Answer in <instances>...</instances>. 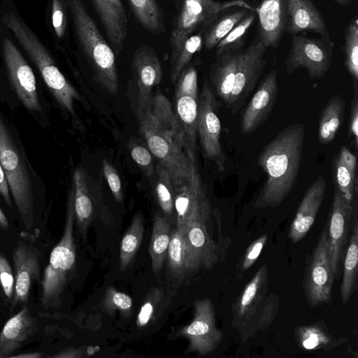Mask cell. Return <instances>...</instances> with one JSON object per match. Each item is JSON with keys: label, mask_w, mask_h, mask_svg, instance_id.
<instances>
[{"label": "cell", "mask_w": 358, "mask_h": 358, "mask_svg": "<svg viewBox=\"0 0 358 358\" xmlns=\"http://www.w3.org/2000/svg\"><path fill=\"white\" fill-rule=\"evenodd\" d=\"M136 118L148 148L167 170L173 182L189 176L192 149L187 143L171 102L159 89L147 105L138 106Z\"/></svg>", "instance_id": "cell-1"}, {"label": "cell", "mask_w": 358, "mask_h": 358, "mask_svg": "<svg viewBox=\"0 0 358 358\" xmlns=\"http://www.w3.org/2000/svg\"><path fill=\"white\" fill-rule=\"evenodd\" d=\"M305 139V128L295 123L281 130L267 143L257 157V164L266 174L255 202L256 208L276 207L296 184Z\"/></svg>", "instance_id": "cell-2"}, {"label": "cell", "mask_w": 358, "mask_h": 358, "mask_svg": "<svg viewBox=\"0 0 358 358\" xmlns=\"http://www.w3.org/2000/svg\"><path fill=\"white\" fill-rule=\"evenodd\" d=\"M64 2L71 11L76 35L92 68L96 81L108 93L116 94L118 78L112 48L103 38L82 0Z\"/></svg>", "instance_id": "cell-3"}, {"label": "cell", "mask_w": 358, "mask_h": 358, "mask_svg": "<svg viewBox=\"0 0 358 358\" xmlns=\"http://www.w3.org/2000/svg\"><path fill=\"white\" fill-rule=\"evenodd\" d=\"M3 22L13 32L34 63L49 90L60 106L72 116H76L74 101L80 100V96L59 71L39 39L13 12H9L4 16Z\"/></svg>", "instance_id": "cell-4"}, {"label": "cell", "mask_w": 358, "mask_h": 358, "mask_svg": "<svg viewBox=\"0 0 358 358\" xmlns=\"http://www.w3.org/2000/svg\"><path fill=\"white\" fill-rule=\"evenodd\" d=\"M74 222L73 189L71 187L62 237L50 253L42 278L41 301L45 309L56 308L59 305L67 278L75 266Z\"/></svg>", "instance_id": "cell-5"}, {"label": "cell", "mask_w": 358, "mask_h": 358, "mask_svg": "<svg viewBox=\"0 0 358 358\" xmlns=\"http://www.w3.org/2000/svg\"><path fill=\"white\" fill-rule=\"evenodd\" d=\"M0 162L22 222L27 230H31L34 227V221L30 176L23 155L1 114Z\"/></svg>", "instance_id": "cell-6"}, {"label": "cell", "mask_w": 358, "mask_h": 358, "mask_svg": "<svg viewBox=\"0 0 358 358\" xmlns=\"http://www.w3.org/2000/svg\"><path fill=\"white\" fill-rule=\"evenodd\" d=\"M253 8L243 0L220 2L215 0H182L180 12L169 38L171 52L190 35L200 30L206 31L224 10L233 6Z\"/></svg>", "instance_id": "cell-7"}, {"label": "cell", "mask_w": 358, "mask_h": 358, "mask_svg": "<svg viewBox=\"0 0 358 358\" xmlns=\"http://www.w3.org/2000/svg\"><path fill=\"white\" fill-rule=\"evenodd\" d=\"M190 174L173 183L176 227L182 229L194 221L206 222L210 205L197 169L195 151H189Z\"/></svg>", "instance_id": "cell-8"}, {"label": "cell", "mask_w": 358, "mask_h": 358, "mask_svg": "<svg viewBox=\"0 0 358 358\" xmlns=\"http://www.w3.org/2000/svg\"><path fill=\"white\" fill-rule=\"evenodd\" d=\"M217 113L216 96L205 79L198 101L196 135L205 158L213 162L220 171H224L226 157L220 140L221 123Z\"/></svg>", "instance_id": "cell-9"}, {"label": "cell", "mask_w": 358, "mask_h": 358, "mask_svg": "<svg viewBox=\"0 0 358 358\" xmlns=\"http://www.w3.org/2000/svg\"><path fill=\"white\" fill-rule=\"evenodd\" d=\"M266 49L257 34L247 48L242 50L233 89L226 106L232 114L239 110L256 86L266 64Z\"/></svg>", "instance_id": "cell-10"}, {"label": "cell", "mask_w": 358, "mask_h": 358, "mask_svg": "<svg viewBox=\"0 0 358 358\" xmlns=\"http://www.w3.org/2000/svg\"><path fill=\"white\" fill-rule=\"evenodd\" d=\"M333 43L323 39L292 35L291 47L285 60L288 74L304 68L311 78H322L330 68Z\"/></svg>", "instance_id": "cell-11"}, {"label": "cell", "mask_w": 358, "mask_h": 358, "mask_svg": "<svg viewBox=\"0 0 358 358\" xmlns=\"http://www.w3.org/2000/svg\"><path fill=\"white\" fill-rule=\"evenodd\" d=\"M179 334L188 340L189 352L203 356L217 348L222 335L216 327L214 307L209 299L195 301L193 320L180 329Z\"/></svg>", "instance_id": "cell-12"}, {"label": "cell", "mask_w": 358, "mask_h": 358, "mask_svg": "<svg viewBox=\"0 0 358 358\" xmlns=\"http://www.w3.org/2000/svg\"><path fill=\"white\" fill-rule=\"evenodd\" d=\"M334 274L329 255L327 227H324L315 248L305 279V293L313 306L331 300Z\"/></svg>", "instance_id": "cell-13"}, {"label": "cell", "mask_w": 358, "mask_h": 358, "mask_svg": "<svg viewBox=\"0 0 358 358\" xmlns=\"http://www.w3.org/2000/svg\"><path fill=\"white\" fill-rule=\"evenodd\" d=\"M2 52L8 78L17 96L28 110H41L34 72L18 48L6 36L2 41Z\"/></svg>", "instance_id": "cell-14"}, {"label": "cell", "mask_w": 358, "mask_h": 358, "mask_svg": "<svg viewBox=\"0 0 358 358\" xmlns=\"http://www.w3.org/2000/svg\"><path fill=\"white\" fill-rule=\"evenodd\" d=\"M181 229L185 248L186 273L214 266L219 260L220 250L210 238L206 222L194 221Z\"/></svg>", "instance_id": "cell-15"}, {"label": "cell", "mask_w": 358, "mask_h": 358, "mask_svg": "<svg viewBox=\"0 0 358 358\" xmlns=\"http://www.w3.org/2000/svg\"><path fill=\"white\" fill-rule=\"evenodd\" d=\"M277 76L275 69L267 73L245 107L241 120L242 134L254 133L270 115L278 97Z\"/></svg>", "instance_id": "cell-16"}, {"label": "cell", "mask_w": 358, "mask_h": 358, "mask_svg": "<svg viewBox=\"0 0 358 358\" xmlns=\"http://www.w3.org/2000/svg\"><path fill=\"white\" fill-rule=\"evenodd\" d=\"M15 287L12 309L18 304L27 303L31 288L39 279L41 257L37 249L20 242L13 252Z\"/></svg>", "instance_id": "cell-17"}, {"label": "cell", "mask_w": 358, "mask_h": 358, "mask_svg": "<svg viewBox=\"0 0 358 358\" xmlns=\"http://www.w3.org/2000/svg\"><path fill=\"white\" fill-rule=\"evenodd\" d=\"M352 210V204L348 203L335 187L327 229L329 255L334 276L338 274Z\"/></svg>", "instance_id": "cell-18"}, {"label": "cell", "mask_w": 358, "mask_h": 358, "mask_svg": "<svg viewBox=\"0 0 358 358\" xmlns=\"http://www.w3.org/2000/svg\"><path fill=\"white\" fill-rule=\"evenodd\" d=\"M132 68L138 90V106H144L162 77L161 62L154 48L145 44L138 47L133 55Z\"/></svg>", "instance_id": "cell-19"}, {"label": "cell", "mask_w": 358, "mask_h": 358, "mask_svg": "<svg viewBox=\"0 0 358 358\" xmlns=\"http://www.w3.org/2000/svg\"><path fill=\"white\" fill-rule=\"evenodd\" d=\"M327 181L318 176L307 189L290 225L289 237L294 243L300 241L313 227L326 194Z\"/></svg>", "instance_id": "cell-20"}, {"label": "cell", "mask_w": 358, "mask_h": 358, "mask_svg": "<svg viewBox=\"0 0 358 358\" xmlns=\"http://www.w3.org/2000/svg\"><path fill=\"white\" fill-rule=\"evenodd\" d=\"M92 3L115 55L124 48L128 32V17L122 0H90Z\"/></svg>", "instance_id": "cell-21"}, {"label": "cell", "mask_w": 358, "mask_h": 358, "mask_svg": "<svg viewBox=\"0 0 358 358\" xmlns=\"http://www.w3.org/2000/svg\"><path fill=\"white\" fill-rule=\"evenodd\" d=\"M75 221L83 238L98 214V201L92 189L90 179L83 167L77 168L73 176Z\"/></svg>", "instance_id": "cell-22"}, {"label": "cell", "mask_w": 358, "mask_h": 358, "mask_svg": "<svg viewBox=\"0 0 358 358\" xmlns=\"http://www.w3.org/2000/svg\"><path fill=\"white\" fill-rule=\"evenodd\" d=\"M257 10V34L266 48H278L286 31V0H262Z\"/></svg>", "instance_id": "cell-23"}, {"label": "cell", "mask_w": 358, "mask_h": 358, "mask_svg": "<svg viewBox=\"0 0 358 358\" xmlns=\"http://www.w3.org/2000/svg\"><path fill=\"white\" fill-rule=\"evenodd\" d=\"M286 31L291 36L312 31L327 43H332L325 21L312 0H286Z\"/></svg>", "instance_id": "cell-24"}, {"label": "cell", "mask_w": 358, "mask_h": 358, "mask_svg": "<svg viewBox=\"0 0 358 358\" xmlns=\"http://www.w3.org/2000/svg\"><path fill=\"white\" fill-rule=\"evenodd\" d=\"M36 330L35 319L24 307L10 317L0 333V358H10Z\"/></svg>", "instance_id": "cell-25"}, {"label": "cell", "mask_w": 358, "mask_h": 358, "mask_svg": "<svg viewBox=\"0 0 358 358\" xmlns=\"http://www.w3.org/2000/svg\"><path fill=\"white\" fill-rule=\"evenodd\" d=\"M243 49L215 55L209 73V83L215 95L227 106L233 89L235 73Z\"/></svg>", "instance_id": "cell-26"}, {"label": "cell", "mask_w": 358, "mask_h": 358, "mask_svg": "<svg viewBox=\"0 0 358 358\" xmlns=\"http://www.w3.org/2000/svg\"><path fill=\"white\" fill-rule=\"evenodd\" d=\"M268 282L266 265H262L246 285L234 308L236 322L239 326L246 324L255 314L265 296Z\"/></svg>", "instance_id": "cell-27"}, {"label": "cell", "mask_w": 358, "mask_h": 358, "mask_svg": "<svg viewBox=\"0 0 358 358\" xmlns=\"http://www.w3.org/2000/svg\"><path fill=\"white\" fill-rule=\"evenodd\" d=\"M357 158L346 147L342 146L333 160V176L335 187L344 200L352 204L357 192Z\"/></svg>", "instance_id": "cell-28"}, {"label": "cell", "mask_w": 358, "mask_h": 358, "mask_svg": "<svg viewBox=\"0 0 358 358\" xmlns=\"http://www.w3.org/2000/svg\"><path fill=\"white\" fill-rule=\"evenodd\" d=\"M345 102L341 94L331 97L323 108L318 126L317 138L322 145L335 138L344 118Z\"/></svg>", "instance_id": "cell-29"}, {"label": "cell", "mask_w": 358, "mask_h": 358, "mask_svg": "<svg viewBox=\"0 0 358 358\" xmlns=\"http://www.w3.org/2000/svg\"><path fill=\"white\" fill-rule=\"evenodd\" d=\"M199 98L187 94L175 95L176 120L183 131L188 146L195 151Z\"/></svg>", "instance_id": "cell-30"}, {"label": "cell", "mask_w": 358, "mask_h": 358, "mask_svg": "<svg viewBox=\"0 0 358 358\" xmlns=\"http://www.w3.org/2000/svg\"><path fill=\"white\" fill-rule=\"evenodd\" d=\"M171 224L162 214L155 215L149 245L152 268L155 273L160 271L166 257L171 239Z\"/></svg>", "instance_id": "cell-31"}, {"label": "cell", "mask_w": 358, "mask_h": 358, "mask_svg": "<svg viewBox=\"0 0 358 358\" xmlns=\"http://www.w3.org/2000/svg\"><path fill=\"white\" fill-rule=\"evenodd\" d=\"M154 196L160 207L162 215L169 220L176 222L174 209V187L167 170L158 164L155 167L152 176Z\"/></svg>", "instance_id": "cell-32"}, {"label": "cell", "mask_w": 358, "mask_h": 358, "mask_svg": "<svg viewBox=\"0 0 358 358\" xmlns=\"http://www.w3.org/2000/svg\"><path fill=\"white\" fill-rule=\"evenodd\" d=\"M138 22L148 31L160 35L166 31L162 10L157 0H129Z\"/></svg>", "instance_id": "cell-33"}, {"label": "cell", "mask_w": 358, "mask_h": 358, "mask_svg": "<svg viewBox=\"0 0 358 358\" xmlns=\"http://www.w3.org/2000/svg\"><path fill=\"white\" fill-rule=\"evenodd\" d=\"M358 264V224L356 220L350 235L343 262V275L341 285L342 302L346 303L356 288Z\"/></svg>", "instance_id": "cell-34"}, {"label": "cell", "mask_w": 358, "mask_h": 358, "mask_svg": "<svg viewBox=\"0 0 358 358\" xmlns=\"http://www.w3.org/2000/svg\"><path fill=\"white\" fill-rule=\"evenodd\" d=\"M205 31H198L196 34L188 36L171 55L169 77L175 84L182 70L189 64L193 56L199 52L203 45Z\"/></svg>", "instance_id": "cell-35"}, {"label": "cell", "mask_w": 358, "mask_h": 358, "mask_svg": "<svg viewBox=\"0 0 358 358\" xmlns=\"http://www.w3.org/2000/svg\"><path fill=\"white\" fill-rule=\"evenodd\" d=\"M144 234V219L141 213H136L127 231L122 238L120 246V269L124 270L130 264L138 252Z\"/></svg>", "instance_id": "cell-36"}, {"label": "cell", "mask_w": 358, "mask_h": 358, "mask_svg": "<svg viewBox=\"0 0 358 358\" xmlns=\"http://www.w3.org/2000/svg\"><path fill=\"white\" fill-rule=\"evenodd\" d=\"M246 8L229 13L219 17L203 34V45L210 50L243 19L248 13Z\"/></svg>", "instance_id": "cell-37"}, {"label": "cell", "mask_w": 358, "mask_h": 358, "mask_svg": "<svg viewBox=\"0 0 358 358\" xmlns=\"http://www.w3.org/2000/svg\"><path fill=\"white\" fill-rule=\"evenodd\" d=\"M256 18L251 10L216 45L215 55L231 50L242 49L246 34Z\"/></svg>", "instance_id": "cell-38"}, {"label": "cell", "mask_w": 358, "mask_h": 358, "mask_svg": "<svg viewBox=\"0 0 358 358\" xmlns=\"http://www.w3.org/2000/svg\"><path fill=\"white\" fill-rule=\"evenodd\" d=\"M344 64L346 70L357 83L358 80V20L356 17L345 28Z\"/></svg>", "instance_id": "cell-39"}, {"label": "cell", "mask_w": 358, "mask_h": 358, "mask_svg": "<svg viewBox=\"0 0 358 358\" xmlns=\"http://www.w3.org/2000/svg\"><path fill=\"white\" fill-rule=\"evenodd\" d=\"M166 257L169 269L177 277L186 274L185 248L182 231L176 227L171 230V239L168 247Z\"/></svg>", "instance_id": "cell-40"}, {"label": "cell", "mask_w": 358, "mask_h": 358, "mask_svg": "<svg viewBox=\"0 0 358 358\" xmlns=\"http://www.w3.org/2000/svg\"><path fill=\"white\" fill-rule=\"evenodd\" d=\"M296 337L301 348L308 350L324 348L330 343V336L327 331L316 324L298 327Z\"/></svg>", "instance_id": "cell-41"}, {"label": "cell", "mask_w": 358, "mask_h": 358, "mask_svg": "<svg viewBox=\"0 0 358 358\" xmlns=\"http://www.w3.org/2000/svg\"><path fill=\"white\" fill-rule=\"evenodd\" d=\"M102 308L110 315L119 310L124 316H129L132 313L133 301L128 294L109 287L103 296Z\"/></svg>", "instance_id": "cell-42"}, {"label": "cell", "mask_w": 358, "mask_h": 358, "mask_svg": "<svg viewBox=\"0 0 358 358\" xmlns=\"http://www.w3.org/2000/svg\"><path fill=\"white\" fill-rule=\"evenodd\" d=\"M129 149L134 161L138 165L144 174L152 178L155 167L153 155L149 148L135 138H131L129 142Z\"/></svg>", "instance_id": "cell-43"}, {"label": "cell", "mask_w": 358, "mask_h": 358, "mask_svg": "<svg viewBox=\"0 0 358 358\" xmlns=\"http://www.w3.org/2000/svg\"><path fill=\"white\" fill-rule=\"evenodd\" d=\"M176 94H187L199 98L197 71L193 65L187 66L176 82Z\"/></svg>", "instance_id": "cell-44"}, {"label": "cell", "mask_w": 358, "mask_h": 358, "mask_svg": "<svg viewBox=\"0 0 358 358\" xmlns=\"http://www.w3.org/2000/svg\"><path fill=\"white\" fill-rule=\"evenodd\" d=\"M160 296V292L157 289H154L149 293L137 316L136 324L138 327H145L152 320Z\"/></svg>", "instance_id": "cell-45"}, {"label": "cell", "mask_w": 358, "mask_h": 358, "mask_svg": "<svg viewBox=\"0 0 358 358\" xmlns=\"http://www.w3.org/2000/svg\"><path fill=\"white\" fill-rule=\"evenodd\" d=\"M0 284L4 295L8 300H12L15 278L9 262L6 257L0 252Z\"/></svg>", "instance_id": "cell-46"}, {"label": "cell", "mask_w": 358, "mask_h": 358, "mask_svg": "<svg viewBox=\"0 0 358 358\" xmlns=\"http://www.w3.org/2000/svg\"><path fill=\"white\" fill-rule=\"evenodd\" d=\"M102 169L113 197L117 202L122 203L123 201L122 183L116 169L106 159H102Z\"/></svg>", "instance_id": "cell-47"}, {"label": "cell", "mask_w": 358, "mask_h": 358, "mask_svg": "<svg viewBox=\"0 0 358 358\" xmlns=\"http://www.w3.org/2000/svg\"><path fill=\"white\" fill-rule=\"evenodd\" d=\"M266 241L267 236L263 235L250 244L242 259L240 267L241 273L248 270L254 264L263 250Z\"/></svg>", "instance_id": "cell-48"}, {"label": "cell", "mask_w": 358, "mask_h": 358, "mask_svg": "<svg viewBox=\"0 0 358 358\" xmlns=\"http://www.w3.org/2000/svg\"><path fill=\"white\" fill-rule=\"evenodd\" d=\"M52 21L57 36L62 38L64 35L66 23L61 0H52Z\"/></svg>", "instance_id": "cell-49"}, {"label": "cell", "mask_w": 358, "mask_h": 358, "mask_svg": "<svg viewBox=\"0 0 358 358\" xmlns=\"http://www.w3.org/2000/svg\"><path fill=\"white\" fill-rule=\"evenodd\" d=\"M348 137L357 148L358 143V93L357 86L355 87V93L350 105Z\"/></svg>", "instance_id": "cell-50"}, {"label": "cell", "mask_w": 358, "mask_h": 358, "mask_svg": "<svg viewBox=\"0 0 358 358\" xmlns=\"http://www.w3.org/2000/svg\"><path fill=\"white\" fill-rule=\"evenodd\" d=\"M10 193V192L8 180L0 162V194L3 198L9 208L12 209V202Z\"/></svg>", "instance_id": "cell-51"}, {"label": "cell", "mask_w": 358, "mask_h": 358, "mask_svg": "<svg viewBox=\"0 0 358 358\" xmlns=\"http://www.w3.org/2000/svg\"><path fill=\"white\" fill-rule=\"evenodd\" d=\"M82 355L80 350L73 348H66L52 357L55 358H75L80 357Z\"/></svg>", "instance_id": "cell-52"}, {"label": "cell", "mask_w": 358, "mask_h": 358, "mask_svg": "<svg viewBox=\"0 0 358 358\" xmlns=\"http://www.w3.org/2000/svg\"><path fill=\"white\" fill-rule=\"evenodd\" d=\"M43 355L39 352H29L25 354L13 355L10 358H38Z\"/></svg>", "instance_id": "cell-53"}, {"label": "cell", "mask_w": 358, "mask_h": 358, "mask_svg": "<svg viewBox=\"0 0 358 358\" xmlns=\"http://www.w3.org/2000/svg\"><path fill=\"white\" fill-rule=\"evenodd\" d=\"M9 227L8 220L0 207V229H7Z\"/></svg>", "instance_id": "cell-54"}, {"label": "cell", "mask_w": 358, "mask_h": 358, "mask_svg": "<svg viewBox=\"0 0 358 358\" xmlns=\"http://www.w3.org/2000/svg\"><path fill=\"white\" fill-rule=\"evenodd\" d=\"M341 6L347 7L351 5L352 0H333Z\"/></svg>", "instance_id": "cell-55"}, {"label": "cell", "mask_w": 358, "mask_h": 358, "mask_svg": "<svg viewBox=\"0 0 358 358\" xmlns=\"http://www.w3.org/2000/svg\"><path fill=\"white\" fill-rule=\"evenodd\" d=\"M0 287H1V284H0Z\"/></svg>", "instance_id": "cell-56"}]
</instances>
